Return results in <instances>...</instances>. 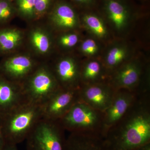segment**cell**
Here are the masks:
<instances>
[{
    "label": "cell",
    "mask_w": 150,
    "mask_h": 150,
    "mask_svg": "<svg viewBox=\"0 0 150 150\" xmlns=\"http://www.w3.org/2000/svg\"><path fill=\"white\" fill-rule=\"evenodd\" d=\"M80 78L81 86L108 81L109 75L103 63L91 60L81 65Z\"/></svg>",
    "instance_id": "obj_16"
},
{
    "label": "cell",
    "mask_w": 150,
    "mask_h": 150,
    "mask_svg": "<svg viewBox=\"0 0 150 150\" xmlns=\"http://www.w3.org/2000/svg\"><path fill=\"white\" fill-rule=\"evenodd\" d=\"M84 23L93 33L100 38L105 37L107 30L104 23L98 17L87 15L83 18Z\"/></svg>",
    "instance_id": "obj_20"
},
{
    "label": "cell",
    "mask_w": 150,
    "mask_h": 150,
    "mask_svg": "<svg viewBox=\"0 0 150 150\" xmlns=\"http://www.w3.org/2000/svg\"><path fill=\"white\" fill-rule=\"evenodd\" d=\"M81 50L85 55L93 56L97 53L98 50V45L93 39L88 38L82 43Z\"/></svg>",
    "instance_id": "obj_24"
},
{
    "label": "cell",
    "mask_w": 150,
    "mask_h": 150,
    "mask_svg": "<svg viewBox=\"0 0 150 150\" xmlns=\"http://www.w3.org/2000/svg\"><path fill=\"white\" fill-rule=\"evenodd\" d=\"M137 98L136 94L126 89L116 90L110 105L104 112L103 139L108 130L128 112Z\"/></svg>",
    "instance_id": "obj_11"
},
{
    "label": "cell",
    "mask_w": 150,
    "mask_h": 150,
    "mask_svg": "<svg viewBox=\"0 0 150 150\" xmlns=\"http://www.w3.org/2000/svg\"><path fill=\"white\" fill-rule=\"evenodd\" d=\"M48 64L61 88H80L81 85V64L76 59L67 56L59 58L51 64Z\"/></svg>",
    "instance_id": "obj_8"
},
{
    "label": "cell",
    "mask_w": 150,
    "mask_h": 150,
    "mask_svg": "<svg viewBox=\"0 0 150 150\" xmlns=\"http://www.w3.org/2000/svg\"><path fill=\"white\" fill-rule=\"evenodd\" d=\"M108 15L112 25L118 30H122L128 23V15L124 6L115 0H110L107 6Z\"/></svg>",
    "instance_id": "obj_19"
},
{
    "label": "cell",
    "mask_w": 150,
    "mask_h": 150,
    "mask_svg": "<svg viewBox=\"0 0 150 150\" xmlns=\"http://www.w3.org/2000/svg\"><path fill=\"white\" fill-rule=\"evenodd\" d=\"M27 40L30 50L38 58H46L53 49V36L48 28L43 25H34L31 28L28 34Z\"/></svg>",
    "instance_id": "obj_13"
},
{
    "label": "cell",
    "mask_w": 150,
    "mask_h": 150,
    "mask_svg": "<svg viewBox=\"0 0 150 150\" xmlns=\"http://www.w3.org/2000/svg\"><path fill=\"white\" fill-rule=\"evenodd\" d=\"M6 144L3 134L1 123L0 119V150H4Z\"/></svg>",
    "instance_id": "obj_26"
},
{
    "label": "cell",
    "mask_w": 150,
    "mask_h": 150,
    "mask_svg": "<svg viewBox=\"0 0 150 150\" xmlns=\"http://www.w3.org/2000/svg\"><path fill=\"white\" fill-rule=\"evenodd\" d=\"M128 54V49L123 45H115L108 50L103 63L109 77L115 70L126 62Z\"/></svg>",
    "instance_id": "obj_18"
},
{
    "label": "cell",
    "mask_w": 150,
    "mask_h": 150,
    "mask_svg": "<svg viewBox=\"0 0 150 150\" xmlns=\"http://www.w3.org/2000/svg\"><path fill=\"white\" fill-rule=\"evenodd\" d=\"M4 150H18V149L17 148V146L6 145Z\"/></svg>",
    "instance_id": "obj_28"
},
{
    "label": "cell",
    "mask_w": 150,
    "mask_h": 150,
    "mask_svg": "<svg viewBox=\"0 0 150 150\" xmlns=\"http://www.w3.org/2000/svg\"><path fill=\"white\" fill-rule=\"evenodd\" d=\"M25 101L21 85L0 74V118Z\"/></svg>",
    "instance_id": "obj_12"
},
{
    "label": "cell",
    "mask_w": 150,
    "mask_h": 150,
    "mask_svg": "<svg viewBox=\"0 0 150 150\" xmlns=\"http://www.w3.org/2000/svg\"><path fill=\"white\" fill-rule=\"evenodd\" d=\"M136 150H150V142L142 145Z\"/></svg>",
    "instance_id": "obj_27"
},
{
    "label": "cell",
    "mask_w": 150,
    "mask_h": 150,
    "mask_svg": "<svg viewBox=\"0 0 150 150\" xmlns=\"http://www.w3.org/2000/svg\"><path fill=\"white\" fill-rule=\"evenodd\" d=\"M79 40V36L76 33H65L59 36L57 39L58 45L61 48L70 49L77 45Z\"/></svg>",
    "instance_id": "obj_22"
},
{
    "label": "cell",
    "mask_w": 150,
    "mask_h": 150,
    "mask_svg": "<svg viewBox=\"0 0 150 150\" xmlns=\"http://www.w3.org/2000/svg\"><path fill=\"white\" fill-rule=\"evenodd\" d=\"M50 23L55 28L63 30L74 29L79 24L74 11L64 4L56 6L50 16Z\"/></svg>",
    "instance_id": "obj_15"
},
{
    "label": "cell",
    "mask_w": 150,
    "mask_h": 150,
    "mask_svg": "<svg viewBox=\"0 0 150 150\" xmlns=\"http://www.w3.org/2000/svg\"><path fill=\"white\" fill-rule=\"evenodd\" d=\"M25 101L40 106L61 88L47 62H41L21 84Z\"/></svg>",
    "instance_id": "obj_5"
},
{
    "label": "cell",
    "mask_w": 150,
    "mask_h": 150,
    "mask_svg": "<svg viewBox=\"0 0 150 150\" xmlns=\"http://www.w3.org/2000/svg\"><path fill=\"white\" fill-rule=\"evenodd\" d=\"M79 89L60 88L42 105L43 118L59 121L79 101Z\"/></svg>",
    "instance_id": "obj_9"
},
{
    "label": "cell",
    "mask_w": 150,
    "mask_h": 150,
    "mask_svg": "<svg viewBox=\"0 0 150 150\" xmlns=\"http://www.w3.org/2000/svg\"><path fill=\"white\" fill-rule=\"evenodd\" d=\"M65 131L59 121L43 118L25 139L26 149L64 150Z\"/></svg>",
    "instance_id": "obj_6"
},
{
    "label": "cell",
    "mask_w": 150,
    "mask_h": 150,
    "mask_svg": "<svg viewBox=\"0 0 150 150\" xmlns=\"http://www.w3.org/2000/svg\"><path fill=\"white\" fill-rule=\"evenodd\" d=\"M24 32L18 28H0V54L5 55L13 53L22 45L25 39Z\"/></svg>",
    "instance_id": "obj_17"
},
{
    "label": "cell",
    "mask_w": 150,
    "mask_h": 150,
    "mask_svg": "<svg viewBox=\"0 0 150 150\" xmlns=\"http://www.w3.org/2000/svg\"><path fill=\"white\" fill-rule=\"evenodd\" d=\"M51 0H34L36 18H41L48 10Z\"/></svg>",
    "instance_id": "obj_25"
},
{
    "label": "cell",
    "mask_w": 150,
    "mask_h": 150,
    "mask_svg": "<svg viewBox=\"0 0 150 150\" xmlns=\"http://www.w3.org/2000/svg\"><path fill=\"white\" fill-rule=\"evenodd\" d=\"M15 12L10 1L0 0V25L7 23L13 18Z\"/></svg>",
    "instance_id": "obj_23"
},
{
    "label": "cell",
    "mask_w": 150,
    "mask_h": 150,
    "mask_svg": "<svg viewBox=\"0 0 150 150\" xmlns=\"http://www.w3.org/2000/svg\"><path fill=\"white\" fill-rule=\"evenodd\" d=\"M105 150H136L150 142V94L137 96L124 116L103 138Z\"/></svg>",
    "instance_id": "obj_1"
},
{
    "label": "cell",
    "mask_w": 150,
    "mask_h": 150,
    "mask_svg": "<svg viewBox=\"0 0 150 150\" xmlns=\"http://www.w3.org/2000/svg\"><path fill=\"white\" fill-rule=\"evenodd\" d=\"M149 69L139 61H128L109 76L108 82L115 90L126 89L137 96L150 94Z\"/></svg>",
    "instance_id": "obj_4"
},
{
    "label": "cell",
    "mask_w": 150,
    "mask_h": 150,
    "mask_svg": "<svg viewBox=\"0 0 150 150\" xmlns=\"http://www.w3.org/2000/svg\"><path fill=\"white\" fill-rule=\"evenodd\" d=\"M40 63L29 54H15L1 61L0 74L9 80L21 85Z\"/></svg>",
    "instance_id": "obj_7"
},
{
    "label": "cell",
    "mask_w": 150,
    "mask_h": 150,
    "mask_svg": "<svg viewBox=\"0 0 150 150\" xmlns=\"http://www.w3.org/2000/svg\"><path fill=\"white\" fill-rule=\"evenodd\" d=\"M18 9L22 16L28 20L35 16L34 0H17Z\"/></svg>",
    "instance_id": "obj_21"
},
{
    "label": "cell",
    "mask_w": 150,
    "mask_h": 150,
    "mask_svg": "<svg viewBox=\"0 0 150 150\" xmlns=\"http://www.w3.org/2000/svg\"><path fill=\"white\" fill-rule=\"evenodd\" d=\"M43 118L41 106L27 101L0 118L6 145L17 146L25 140Z\"/></svg>",
    "instance_id": "obj_2"
},
{
    "label": "cell",
    "mask_w": 150,
    "mask_h": 150,
    "mask_svg": "<svg viewBox=\"0 0 150 150\" xmlns=\"http://www.w3.org/2000/svg\"><path fill=\"white\" fill-rule=\"evenodd\" d=\"M7 1H11V0H7Z\"/></svg>",
    "instance_id": "obj_30"
},
{
    "label": "cell",
    "mask_w": 150,
    "mask_h": 150,
    "mask_svg": "<svg viewBox=\"0 0 150 150\" xmlns=\"http://www.w3.org/2000/svg\"><path fill=\"white\" fill-rule=\"evenodd\" d=\"M64 150H105L101 136L84 133H70Z\"/></svg>",
    "instance_id": "obj_14"
},
{
    "label": "cell",
    "mask_w": 150,
    "mask_h": 150,
    "mask_svg": "<svg viewBox=\"0 0 150 150\" xmlns=\"http://www.w3.org/2000/svg\"><path fill=\"white\" fill-rule=\"evenodd\" d=\"M76 1L79 2L84 3L90 0H75Z\"/></svg>",
    "instance_id": "obj_29"
},
{
    "label": "cell",
    "mask_w": 150,
    "mask_h": 150,
    "mask_svg": "<svg viewBox=\"0 0 150 150\" xmlns=\"http://www.w3.org/2000/svg\"><path fill=\"white\" fill-rule=\"evenodd\" d=\"M116 91L108 81L84 85L79 89V100L103 112L110 105Z\"/></svg>",
    "instance_id": "obj_10"
},
{
    "label": "cell",
    "mask_w": 150,
    "mask_h": 150,
    "mask_svg": "<svg viewBox=\"0 0 150 150\" xmlns=\"http://www.w3.org/2000/svg\"><path fill=\"white\" fill-rule=\"evenodd\" d=\"M103 112L79 100L58 121L70 133L95 134L103 138Z\"/></svg>",
    "instance_id": "obj_3"
}]
</instances>
